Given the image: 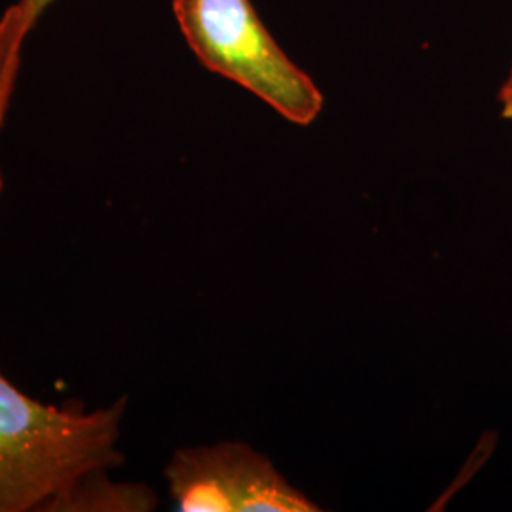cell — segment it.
I'll list each match as a JSON object with an SVG mask.
<instances>
[{
	"label": "cell",
	"mask_w": 512,
	"mask_h": 512,
	"mask_svg": "<svg viewBox=\"0 0 512 512\" xmlns=\"http://www.w3.org/2000/svg\"><path fill=\"white\" fill-rule=\"evenodd\" d=\"M126 406L40 403L0 372V512H48L84 476L120 467Z\"/></svg>",
	"instance_id": "6da1fadb"
},
{
	"label": "cell",
	"mask_w": 512,
	"mask_h": 512,
	"mask_svg": "<svg viewBox=\"0 0 512 512\" xmlns=\"http://www.w3.org/2000/svg\"><path fill=\"white\" fill-rule=\"evenodd\" d=\"M192 54L211 73L256 95L285 120L310 126L325 99L272 37L251 0H173Z\"/></svg>",
	"instance_id": "7a4b0ae2"
},
{
	"label": "cell",
	"mask_w": 512,
	"mask_h": 512,
	"mask_svg": "<svg viewBox=\"0 0 512 512\" xmlns=\"http://www.w3.org/2000/svg\"><path fill=\"white\" fill-rule=\"evenodd\" d=\"M165 480L181 512L319 511L243 442L183 448L165 467Z\"/></svg>",
	"instance_id": "3957f363"
},
{
	"label": "cell",
	"mask_w": 512,
	"mask_h": 512,
	"mask_svg": "<svg viewBox=\"0 0 512 512\" xmlns=\"http://www.w3.org/2000/svg\"><path fill=\"white\" fill-rule=\"evenodd\" d=\"M156 505L158 497L148 486L114 482L103 469L76 482L48 512H148Z\"/></svg>",
	"instance_id": "277c9868"
},
{
	"label": "cell",
	"mask_w": 512,
	"mask_h": 512,
	"mask_svg": "<svg viewBox=\"0 0 512 512\" xmlns=\"http://www.w3.org/2000/svg\"><path fill=\"white\" fill-rule=\"evenodd\" d=\"M27 35L19 29L14 19L6 14L0 18V131L4 128L6 114L10 109L16 80L19 73V59ZM4 190V177L0 171V194Z\"/></svg>",
	"instance_id": "5b68a950"
},
{
	"label": "cell",
	"mask_w": 512,
	"mask_h": 512,
	"mask_svg": "<svg viewBox=\"0 0 512 512\" xmlns=\"http://www.w3.org/2000/svg\"><path fill=\"white\" fill-rule=\"evenodd\" d=\"M55 0H18L16 4H12L6 14H10L12 18L16 19L19 27L29 35L38 19L42 18V14L54 4Z\"/></svg>",
	"instance_id": "8992f818"
},
{
	"label": "cell",
	"mask_w": 512,
	"mask_h": 512,
	"mask_svg": "<svg viewBox=\"0 0 512 512\" xmlns=\"http://www.w3.org/2000/svg\"><path fill=\"white\" fill-rule=\"evenodd\" d=\"M497 99H499V105H501V116L507 118V120H512V69L509 76H507V80L503 82Z\"/></svg>",
	"instance_id": "52a82bcc"
}]
</instances>
